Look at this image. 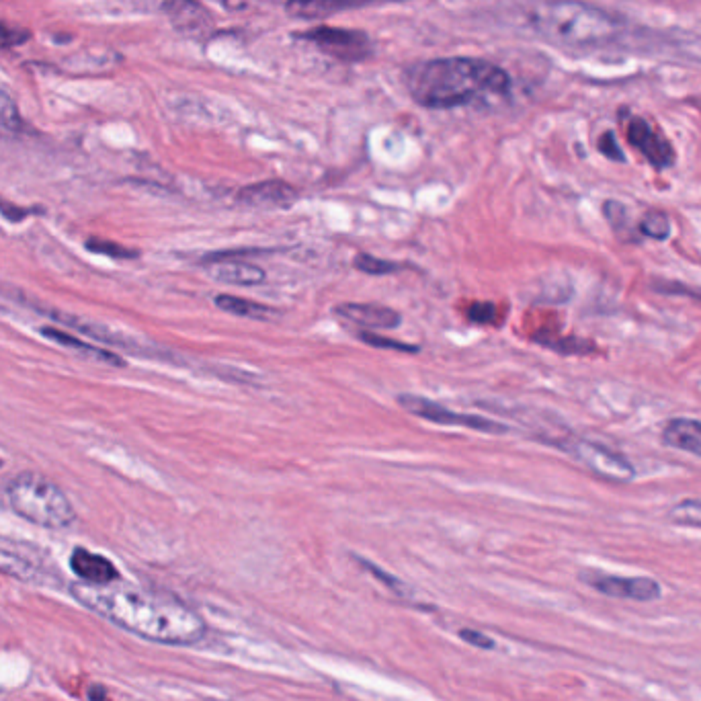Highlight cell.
I'll use <instances>...</instances> for the list:
<instances>
[{
  "instance_id": "obj_1",
  "label": "cell",
  "mask_w": 701,
  "mask_h": 701,
  "mask_svg": "<svg viewBox=\"0 0 701 701\" xmlns=\"http://www.w3.org/2000/svg\"><path fill=\"white\" fill-rule=\"evenodd\" d=\"M72 597L113 626L148 642L193 646L208 634L203 617L183 601L128 585L74 583Z\"/></svg>"
},
{
  "instance_id": "obj_2",
  "label": "cell",
  "mask_w": 701,
  "mask_h": 701,
  "mask_svg": "<svg viewBox=\"0 0 701 701\" xmlns=\"http://www.w3.org/2000/svg\"><path fill=\"white\" fill-rule=\"evenodd\" d=\"M406 89L419 105L451 109L492 97H505L511 89L509 74L476 58H439L406 70Z\"/></svg>"
},
{
  "instance_id": "obj_3",
  "label": "cell",
  "mask_w": 701,
  "mask_h": 701,
  "mask_svg": "<svg viewBox=\"0 0 701 701\" xmlns=\"http://www.w3.org/2000/svg\"><path fill=\"white\" fill-rule=\"evenodd\" d=\"M527 19L544 39L560 48H597L620 33V23L611 15L576 0H533Z\"/></svg>"
},
{
  "instance_id": "obj_4",
  "label": "cell",
  "mask_w": 701,
  "mask_h": 701,
  "mask_svg": "<svg viewBox=\"0 0 701 701\" xmlns=\"http://www.w3.org/2000/svg\"><path fill=\"white\" fill-rule=\"evenodd\" d=\"M9 507L23 519L46 527L66 529L76 523V511L64 490L35 472H21L5 490Z\"/></svg>"
},
{
  "instance_id": "obj_5",
  "label": "cell",
  "mask_w": 701,
  "mask_h": 701,
  "mask_svg": "<svg viewBox=\"0 0 701 701\" xmlns=\"http://www.w3.org/2000/svg\"><path fill=\"white\" fill-rule=\"evenodd\" d=\"M554 445L570 453L576 462H581L585 468H589L601 478H607L613 482H630L636 476L634 466L624 456L611 451L601 443L579 439V437H568L562 441H554Z\"/></svg>"
},
{
  "instance_id": "obj_6",
  "label": "cell",
  "mask_w": 701,
  "mask_h": 701,
  "mask_svg": "<svg viewBox=\"0 0 701 701\" xmlns=\"http://www.w3.org/2000/svg\"><path fill=\"white\" fill-rule=\"evenodd\" d=\"M296 37L310 41L320 52L341 62H363L374 54L371 37L359 29L314 27L310 31L298 33Z\"/></svg>"
},
{
  "instance_id": "obj_7",
  "label": "cell",
  "mask_w": 701,
  "mask_h": 701,
  "mask_svg": "<svg viewBox=\"0 0 701 701\" xmlns=\"http://www.w3.org/2000/svg\"><path fill=\"white\" fill-rule=\"evenodd\" d=\"M398 404L410 412V415H415L423 421L435 423V425H445V427H468L474 431H482V433H507L509 427L492 421L486 417H478V415H464V412H456L451 408H445L439 402H433L425 396H417V394H398Z\"/></svg>"
},
{
  "instance_id": "obj_8",
  "label": "cell",
  "mask_w": 701,
  "mask_h": 701,
  "mask_svg": "<svg viewBox=\"0 0 701 701\" xmlns=\"http://www.w3.org/2000/svg\"><path fill=\"white\" fill-rule=\"evenodd\" d=\"M581 581L593 587L595 591L615 597V599H632V601H654L661 597V585L648 576H613L603 572H583Z\"/></svg>"
},
{
  "instance_id": "obj_9",
  "label": "cell",
  "mask_w": 701,
  "mask_h": 701,
  "mask_svg": "<svg viewBox=\"0 0 701 701\" xmlns=\"http://www.w3.org/2000/svg\"><path fill=\"white\" fill-rule=\"evenodd\" d=\"M298 197H300V191L281 179H269V181L246 185L236 193V201L240 205H246V208H257V210L292 208V205L298 201Z\"/></svg>"
},
{
  "instance_id": "obj_10",
  "label": "cell",
  "mask_w": 701,
  "mask_h": 701,
  "mask_svg": "<svg viewBox=\"0 0 701 701\" xmlns=\"http://www.w3.org/2000/svg\"><path fill=\"white\" fill-rule=\"evenodd\" d=\"M162 11L171 25L193 39H205L214 31V19L210 11L197 0H162Z\"/></svg>"
},
{
  "instance_id": "obj_11",
  "label": "cell",
  "mask_w": 701,
  "mask_h": 701,
  "mask_svg": "<svg viewBox=\"0 0 701 701\" xmlns=\"http://www.w3.org/2000/svg\"><path fill=\"white\" fill-rule=\"evenodd\" d=\"M628 140L634 148H638L644 154V158L656 169H667L675 162L673 146L656 130H652L648 123L640 117L630 121Z\"/></svg>"
},
{
  "instance_id": "obj_12",
  "label": "cell",
  "mask_w": 701,
  "mask_h": 701,
  "mask_svg": "<svg viewBox=\"0 0 701 701\" xmlns=\"http://www.w3.org/2000/svg\"><path fill=\"white\" fill-rule=\"evenodd\" d=\"M335 314L351 324H357L361 328H384V331H392L398 328L402 318L396 310L380 304H355V302H345L335 308Z\"/></svg>"
},
{
  "instance_id": "obj_13",
  "label": "cell",
  "mask_w": 701,
  "mask_h": 701,
  "mask_svg": "<svg viewBox=\"0 0 701 701\" xmlns=\"http://www.w3.org/2000/svg\"><path fill=\"white\" fill-rule=\"evenodd\" d=\"M70 568L82 583L89 585H111L119 579V572L109 558L93 554L87 548H76L72 552Z\"/></svg>"
},
{
  "instance_id": "obj_14",
  "label": "cell",
  "mask_w": 701,
  "mask_h": 701,
  "mask_svg": "<svg viewBox=\"0 0 701 701\" xmlns=\"http://www.w3.org/2000/svg\"><path fill=\"white\" fill-rule=\"evenodd\" d=\"M374 3H398V0H287V11L294 17L318 19Z\"/></svg>"
},
{
  "instance_id": "obj_15",
  "label": "cell",
  "mask_w": 701,
  "mask_h": 701,
  "mask_svg": "<svg viewBox=\"0 0 701 701\" xmlns=\"http://www.w3.org/2000/svg\"><path fill=\"white\" fill-rule=\"evenodd\" d=\"M210 275L216 281L228 283V285H240V287H251V285H261L267 275L261 267L246 263L240 259H226V261H218L212 263Z\"/></svg>"
},
{
  "instance_id": "obj_16",
  "label": "cell",
  "mask_w": 701,
  "mask_h": 701,
  "mask_svg": "<svg viewBox=\"0 0 701 701\" xmlns=\"http://www.w3.org/2000/svg\"><path fill=\"white\" fill-rule=\"evenodd\" d=\"M663 443L701 458V423L693 419H673L663 431Z\"/></svg>"
},
{
  "instance_id": "obj_17",
  "label": "cell",
  "mask_w": 701,
  "mask_h": 701,
  "mask_svg": "<svg viewBox=\"0 0 701 701\" xmlns=\"http://www.w3.org/2000/svg\"><path fill=\"white\" fill-rule=\"evenodd\" d=\"M39 333L44 335L46 339L56 341V343H60V345H64V347H68V349H74V351L80 353L82 357H89V359H93V361H101V363H109V365H117V367H121L123 363H126L117 353L105 351V349H99V347H93V345H89V343H85V341H80V339L74 337V335H68V333H64V331H58V328H54V326H44Z\"/></svg>"
},
{
  "instance_id": "obj_18",
  "label": "cell",
  "mask_w": 701,
  "mask_h": 701,
  "mask_svg": "<svg viewBox=\"0 0 701 701\" xmlns=\"http://www.w3.org/2000/svg\"><path fill=\"white\" fill-rule=\"evenodd\" d=\"M216 306L228 314L240 316V318H251V320H271L273 316H279V312L271 306L259 304V302H251L244 298H236L230 294H222L216 296Z\"/></svg>"
},
{
  "instance_id": "obj_19",
  "label": "cell",
  "mask_w": 701,
  "mask_h": 701,
  "mask_svg": "<svg viewBox=\"0 0 701 701\" xmlns=\"http://www.w3.org/2000/svg\"><path fill=\"white\" fill-rule=\"evenodd\" d=\"M0 574H7V576H13V579L29 583L37 576V570L25 558L7 550H0Z\"/></svg>"
},
{
  "instance_id": "obj_20",
  "label": "cell",
  "mask_w": 701,
  "mask_h": 701,
  "mask_svg": "<svg viewBox=\"0 0 701 701\" xmlns=\"http://www.w3.org/2000/svg\"><path fill=\"white\" fill-rule=\"evenodd\" d=\"M638 230L648 238L667 240L671 236V218L661 210L646 212L638 224Z\"/></svg>"
},
{
  "instance_id": "obj_21",
  "label": "cell",
  "mask_w": 701,
  "mask_h": 701,
  "mask_svg": "<svg viewBox=\"0 0 701 701\" xmlns=\"http://www.w3.org/2000/svg\"><path fill=\"white\" fill-rule=\"evenodd\" d=\"M0 128L7 132H19L23 128V119L17 103L3 89H0Z\"/></svg>"
},
{
  "instance_id": "obj_22",
  "label": "cell",
  "mask_w": 701,
  "mask_h": 701,
  "mask_svg": "<svg viewBox=\"0 0 701 701\" xmlns=\"http://www.w3.org/2000/svg\"><path fill=\"white\" fill-rule=\"evenodd\" d=\"M353 265H355L357 271L367 273V275H390V273H398L400 271L398 263L384 261V259H378L374 255H367V253H359L355 257Z\"/></svg>"
},
{
  "instance_id": "obj_23",
  "label": "cell",
  "mask_w": 701,
  "mask_h": 701,
  "mask_svg": "<svg viewBox=\"0 0 701 701\" xmlns=\"http://www.w3.org/2000/svg\"><path fill=\"white\" fill-rule=\"evenodd\" d=\"M87 249H89L91 253L107 255V257H113V259H138V257H140L138 251L126 249V246H121V244L111 242V240H103V238H91V240H87Z\"/></svg>"
},
{
  "instance_id": "obj_24",
  "label": "cell",
  "mask_w": 701,
  "mask_h": 701,
  "mask_svg": "<svg viewBox=\"0 0 701 701\" xmlns=\"http://www.w3.org/2000/svg\"><path fill=\"white\" fill-rule=\"evenodd\" d=\"M357 337H359V341H363L365 345L376 347V349H390V351L408 353V355H415V353L421 351L417 345L402 343V341H396V339H390V337H384V335H374V333H369V331H363V333H359Z\"/></svg>"
},
{
  "instance_id": "obj_25",
  "label": "cell",
  "mask_w": 701,
  "mask_h": 701,
  "mask_svg": "<svg viewBox=\"0 0 701 701\" xmlns=\"http://www.w3.org/2000/svg\"><path fill=\"white\" fill-rule=\"evenodd\" d=\"M669 519L677 525L701 527V501H681L671 509Z\"/></svg>"
},
{
  "instance_id": "obj_26",
  "label": "cell",
  "mask_w": 701,
  "mask_h": 701,
  "mask_svg": "<svg viewBox=\"0 0 701 701\" xmlns=\"http://www.w3.org/2000/svg\"><path fill=\"white\" fill-rule=\"evenodd\" d=\"M603 214L605 218L609 220L611 228L617 232V234H628L630 232V212L624 208V205L620 201H605L603 203Z\"/></svg>"
},
{
  "instance_id": "obj_27",
  "label": "cell",
  "mask_w": 701,
  "mask_h": 701,
  "mask_svg": "<svg viewBox=\"0 0 701 701\" xmlns=\"http://www.w3.org/2000/svg\"><path fill=\"white\" fill-rule=\"evenodd\" d=\"M29 39H31L29 29L0 21V50H11L15 46H23Z\"/></svg>"
},
{
  "instance_id": "obj_28",
  "label": "cell",
  "mask_w": 701,
  "mask_h": 701,
  "mask_svg": "<svg viewBox=\"0 0 701 701\" xmlns=\"http://www.w3.org/2000/svg\"><path fill=\"white\" fill-rule=\"evenodd\" d=\"M497 306L492 302H476L468 308V316L476 324H497Z\"/></svg>"
},
{
  "instance_id": "obj_29",
  "label": "cell",
  "mask_w": 701,
  "mask_h": 701,
  "mask_svg": "<svg viewBox=\"0 0 701 701\" xmlns=\"http://www.w3.org/2000/svg\"><path fill=\"white\" fill-rule=\"evenodd\" d=\"M355 560H357V562H359V564H361L365 570H369L371 574H374L378 581L386 583V587H388V589H392V591H396V593H402V583H400L398 579H394L392 574H388L386 570L378 568L374 562H369V560H363V558H357V556H355Z\"/></svg>"
},
{
  "instance_id": "obj_30",
  "label": "cell",
  "mask_w": 701,
  "mask_h": 701,
  "mask_svg": "<svg viewBox=\"0 0 701 701\" xmlns=\"http://www.w3.org/2000/svg\"><path fill=\"white\" fill-rule=\"evenodd\" d=\"M599 150H601V154H603L605 158H609V160H615V162H624V160H626V156H624L620 144H617L613 132H605V134L599 138Z\"/></svg>"
},
{
  "instance_id": "obj_31",
  "label": "cell",
  "mask_w": 701,
  "mask_h": 701,
  "mask_svg": "<svg viewBox=\"0 0 701 701\" xmlns=\"http://www.w3.org/2000/svg\"><path fill=\"white\" fill-rule=\"evenodd\" d=\"M544 345H548L560 353H591V349H593L591 343H587L583 339H574V337L558 341V343H544Z\"/></svg>"
},
{
  "instance_id": "obj_32",
  "label": "cell",
  "mask_w": 701,
  "mask_h": 701,
  "mask_svg": "<svg viewBox=\"0 0 701 701\" xmlns=\"http://www.w3.org/2000/svg\"><path fill=\"white\" fill-rule=\"evenodd\" d=\"M460 638L476 648H482V650H492L494 648V640L482 632H476V630H460Z\"/></svg>"
},
{
  "instance_id": "obj_33",
  "label": "cell",
  "mask_w": 701,
  "mask_h": 701,
  "mask_svg": "<svg viewBox=\"0 0 701 701\" xmlns=\"http://www.w3.org/2000/svg\"><path fill=\"white\" fill-rule=\"evenodd\" d=\"M0 212L9 220V222H21L25 220V216H29L31 210L19 208V205H9L5 199H0Z\"/></svg>"
},
{
  "instance_id": "obj_34",
  "label": "cell",
  "mask_w": 701,
  "mask_h": 701,
  "mask_svg": "<svg viewBox=\"0 0 701 701\" xmlns=\"http://www.w3.org/2000/svg\"><path fill=\"white\" fill-rule=\"evenodd\" d=\"M107 697V693H105V689L101 687V685H97V687H93L91 691H89V699L91 701H103Z\"/></svg>"
},
{
  "instance_id": "obj_35",
  "label": "cell",
  "mask_w": 701,
  "mask_h": 701,
  "mask_svg": "<svg viewBox=\"0 0 701 701\" xmlns=\"http://www.w3.org/2000/svg\"><path fill=\"white\" fill-rule=\"evenodd\" d=\"M0 466H3V460H0Z\"/></svg>"
}]
</instances>
